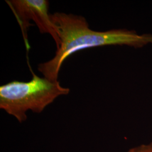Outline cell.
<instances>
[{
  "label": "cell",
  "instance_id": "1",
  "mask_svg": "<svg viewBox=\"0 0 152 152\" xmlns=\"http://www.w3.org/2000/svg\"><path fill=\"white\" fill-rule=\"evenodd\" d=\"M52 22L57 28L60 38V47L54 57L49 61L39 64V71L44 77L57 81L60 68L71 55L78 51L105 45H128L141 48L152 44V35H139L126 29H113L98 32L91 29L86 19L80 15L64 12L50 14Z\"/></svg>",
  "mask_w": 152,
  "mask_h": 152
},
{
  "label": "cell",
  "instance_id": "2",
  "mask_svg": "<svg viewBox=\"0 0 152 152\" xmlns=\"http://www.w3.org/2000/svg\"><path fill=\"white\" fill-rule=\"evenodd\" d=\"M30 81H14L0 86V108L20 123L26 121L27 112L41 113L61 95L70 92L59 82L39 77L34 73Z\"/></svg>",
  "mask_w": 152,
  "mask_h": 152
},
{
  "label": "cell",
  "instance_id": "3",
  "mask_svg": "<svg viewBox=\"0 0 152 152\" xmlns=\"http://www.w3.org/2000/svg\"><path fill=\"white\" fill-rule=\"evenodd\" d=\"M15 15L22 29L26 44L28 45L27 31L33 26L32 20L41 33H48L54 39L58 49L60 39L57 28L52 22L49 14V2L47 0H10L6 1Z\"/></svg>",
  "mask_w": 152,
  "mask_h": 152
},
{
  "label": "cell",
  "instance_id": "4",
  "mask_svg": "<svg viewBox=\"0 0 152 152\" xmlns=\"http://www.w3.org/2000/svg\"><path fill=\"white\" fill-rule=\"evenodd\" d=\"M127 152H152V142L131 148Z\"/></svg>",
  "mask_w": 152,
  "mask_h": 152
}]
</instances>
